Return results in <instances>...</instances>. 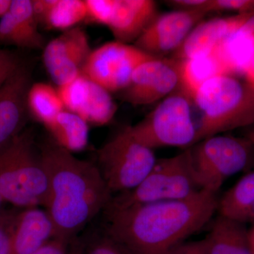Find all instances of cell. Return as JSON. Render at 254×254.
<instances>
[{
    "mask_svg": "<svg viewBox=\"0 0 254 254\" xmlns=\"http://www.w3.org/2000/svg\"><path fill=\"white\" fill-rule=\"evenodd\" d=\"M218 200L200 190L185 199L106 208L103 230L135 254H168L211 220Z\"/></svg>",
    "mask_w": 254,
    "mask_h": 254,
    "instance_id": "1",
    "label": "cell"
},
{
    "mask_svg": "<svg viewBox=\"0 0 254 254\" xmlns=\"http://www.w3.org/2000/svg\"></svg>",
    "mask_w": 254,
    "mask_h": 254,
    "instance_id": "40",
    "label": "cell"
},
{
    "mask_svg": "<svg viewBox=\"0 0 254 254\" xmlns=\"http://www.w3.org/2000/svg\"><path fill=\"white\" fill-rule=\"evenodd\" d=\"M46 39L30 0H11L9 11L0 19V46L44 49Z\"/></svg>",
    "mask_w": 254,
    "mask_h": 254,
    "instance_id": "16",
    "label": "cell"
},
{
    "mask_svg": "<svg viewBox=\"0 0 254 254\" xmlns=\"http://www.w3.org/2000/svg\"><path fill=\"white\" fill-rule=\"evenodd\" d=\"M211 11H234L240 14L254 12V0H209L206 6Z\"/></svg>",
    "mask_w": 254,
    "mask_h": 254,
    "instance_id": "27",
    "label": "cell"
},
{
    "mask_svg": "<svg viewBox=\"0 0 254 254\" xmlns=\"http://www.w3.org/2000/svg\"><path fill=\"white\" fill-rule=\"evenodd\" d=\"M208 1L209 0H173L165 2H168V4L176 8V9L202 10L208 13L206 6Z\"/></svg>",
    "mask_w": 254,
    "mask_h": 254,
    "instance_id": "31",
    "label": "cell"
},
{
    "mask_svg": "<svg viewBox=\"0 0 254 254\" xmlns=\"http://www.w3.org/2000/svg\"><path fill=\"white\" fill-rule=\"evenodd\" d=\"M217 213L245 225L254 223V170L219 198Z\"/></svg>",
    "mask_w": 254,
    "mask_h": 254,
    "instance_id": "21",
    "label": "cell"
},
{
    "mask_svg": "<svg viewBox=\"0 0 254 254\" xmlns=\"http://www.w3.org/2000/svg\"><path fill=\"white\" fill-rule=\"evenodd\" d=\"M205 239L209 254H252L247 225L220 215Z\"/></svg>",
    "mask_w": 254,
    "mask_h": 254,
    "instance_id": "20",
    "label": "cell"
},
{
    "mask_svg": "<svg viewBox=\"0 0 254 254\" xmlns=\"http://www.w3.org/2000/svg\"><path fill=\"white\" fill-rule=\"evenodd\" d=\"M91 51L86 32L75 27L64 31L46 45L43 63L50 77L60 87L81 74Z\"/></svg>",
    "mask_w": 254,
    "mask_h": 254,
    "instance_id": "12",
    "label": "cell"
},
{
    "mask_svg": "<svg viewBox=\"0 0 254 254\" xmlns=\"http://www.w3.org/2000/svg\"><path fill=\"white\" fill-rule=\"evenodd\" d=\"M58 88L65 110L76 114L88 124L106 125L118 111L111 93L82 73Z\"/></svg>",
    "mask_w": 254,
    "mask_h": 254,
    "instance_id": "13",
    "label": "cell"
},
{
    "mask_svg": "<svg viewBox=\"0 0 254 254\" xmlns=\"http://www.w3.org/2000/svg\"><path fill=\"white\" fill-rule=\"evenodd\" d=\"M17 210H0V254H11V237Z\"/></svg>",
    "mask_w": 254,
    "mask_h": 254,
    "instance_id": "28",
    "label": "cell"
},
{
    "mask_svg": "<svg viewBox=\"0 0 254 254\" xmlns=\"http://www.w3.org/2000/svg\"><path fill=\"white\" fill-rule=\"evenodd\" d=\"M128 128L137 141L150 149L161 147L187 149L196 143L197 118L193 98L181 87Z\"/></svg>",
    "mask_w": 254,
    "mask_h": 254,
    "instance_id": "5",
    "label": "cell"
},
{
    "mask_svg": "<svg viewBox=\"0 0 254 254\" xmlns=\"http://www.w3.org/2000/svg\"><path fill=\"white\" fill-rule=\"evenodd\" d=\"M193 100L197 117L196 143L254 125V86L238 76L222 74L209 80Z\"/></svg>",
    "mask_w": 254,
    "mask_h": 254,
    "instance_id": "3",
    "label": "cell"
},
{
    "mask_svg": "<svg viewBox=\"0 0 254 254\" xmlns=\"http://www.w3.org/2000/svg\"><path fill=\"white\" fill-rule=\"evenodd\" d=\"M86 19L108 26L113 14L115 0H85Z\"/></svg>",
    "mask_w": 254,
    "mask_h": 254,
    "instance_id": "26",
    "label": "cell"
},
{
    "mask_svg": "<svg viewBox=\"0 0 254 254\" xmlns=\"http://www.w3.org/2000/svg\"><path fill=\"white\" fill-rule=\"evenodd\" d=\"M181 87L180 62L155 58L141 64L120 93L123 101L138 106L160 102Z\"/></svg>",
    "mask_w": 254,
    "mask_h": 254,
    "instance_id": "10",
    "label": "cell"
},
{
    "mask_svg": "<svg viewBox=\"0 0 254 254\" xmlns=\"http://www.w3.org/2000/svg\"><path fill=\"white\" fill-rule=\"evenodd\" d=\"M11 0H0V19L9 11Z\"/></svg>",
    "mask_w": 254,
    "mask_h": 254,
    "instance_id": "36",
    "label": "cell"
},
{
    "mask_svg": "<svg viewBox=\"0 0 254 254\" xmlns=\"http://www.w3.org/2000/svg\"><path fill=\"white\" fill-rule=\"evenodd\" d=\"M253 13L200 21L190 31L182 46L173 54L172 58L184 61L213 53Z\"/></svg>",
    "mask_w": 254,
    "mask_h": 254,
    "instance_id": "15",
    "label": "cell"
},
{
    "mask_svg": "<svg viewBox=\"0 0 254 254\" xmlns=\"http://www.w3.org/2000/svg\"><path fill=\"white\" fill-rule=\"evenodd\" d=\"M49 182L39 145L24 130L0 153V196L21 208L45 207Z\"/></svg>",
    "mask_w": 254,
    "mask_h": 254,
    "instance_id": "4",
    "label": "cell"
},
{
    "mask_svg": "<svg viewBox=\"0 0 254 254\" xmlns=\"http://www.w3.org/2000/svg\"><path fill=\"white\" fill-rule=\"evenodd\" d=\"M39 148L49 182L44 208L56 238L69 242L104 211L113 195L95 163L80 160L54 141Z\"/></svg>",
    "mask_w": 254,
    "mask_h": 254,
    "instance_id": "2",
    "label": "cell"
},
{
    "mask_svg": "<svg viewBox=\"0 0 254 254\" xmlns=\"http://www.w3.org/2000/svg\"><path fill=\"white\" fill-rule=\"evenodd\" d=\"M246 137H247L254 145V128H251L250 130H249L247 135H246Z\"/></svg>",
    "mask_w": 254,
    "mask_h": 254,
    "instance_id": "38",
    "label": "cell"
},
{
    "mask_svg": "<svg viewBox=\"0 0 254 254\" xmlns=\"http://www.w3.org/2000/svg\"><path fill=\"white\" fill-rule=\"evenodd\" d=\"M190 254H209L206 239L190 242Z\"/></svg>",
    "mask_w": 254,
    "mask_h": 254,
    "instance_id": "33",
    "label": "cell"
},
{
    "mask_svg": "<svg viewBox=\"0 0 254 254\" xmlns=\"http://www.w3.org/2000/svg\"><path fill=\"white\" fill-rule=\"evenodd\" d=\"M207 14L202 10L176 9L157 15L134 46L155 58L174 54Z\"/></svg>",
    "mask_w": 254,
    "mask_h": 254,
    "instance_id": "11",
    "label": "cell"
},
{
    "mask_svg": "<svg viewBox=\"0 0 254 254\" xmlns=\"http://www.w3.org/2000/svg\"><path fill=\"white\" fill-rule=\"evenodd\" d=\"M32 4L39 25L48 29L66 31L87 18L85 0H33Z\"/></svg>",
    "mask_w": 254,
    "mask_h": 254,
    "instance_id": "19",
    "label": "cell"
},
{
    "mask_svg": "<svg viewBox=\"0 0 254 254\" xmlns=\"http://www.w3.org/2000/svg\"><path fill=\"white\" fill-rule=\"evenodd\" d=\"M55 238L54 223L46 209L23 208L15 219L11 254H31Z\"/></svg>",
    "mask_w": 254,
    "mask_h": 254,
    "instance_id": "17",
    "label": "cell"
},
{
    "mask_svg": "<svg viewBox=\"0 0 254 254\" xmlns=\"http://www.w3.org/2000/svg\"><path fill=\"white\" fill-rule=\"evenodd\" d=\"M180 62L182 88L193 98L197 91L212 78L228 74L216 52Z\"/></svg>",
    "mask_w": 254,
    "mask_h": 254,
    "instance_id": "23",
    "label": "cell"
},
{
    "mask_svg": "<svg viewBox=\"0 0 254 254\" xmlns=\"http://www.w3.org/2000/svg\"><path fill=\"white\" fill-rule=\"evenodd\" d=\"M155 58L139 48L118 41L108 42L92 50L82 74L110 92H121L141 64Z\"/></svg>",
    "mask_w": 254,
    "mask_h": 254,
    "instance_id": "9",
    "label": "cell"
},
{
    "mask_svg": "<svg viewBox=\"0 0 254 254\" xmlns=\"http://www.w3.org/2000/svg\"><path fill=\"white\" fill-rule=\"evenodd\" d=\"M249 240L252 254H254V223L252 224L250 228H249Z\"/></svg>",
    "mask_w": 254,
    "mask_h": 254,
    "instance_id": "37",
    "label": "cell"
},
{
    "mask_svg": "<svg viewBox=\"0 0 254 254\" xmlns=\"http://www.w3.org/2000/svg\"><path fill=\"white\" fill-rule=\"evenodd\" d=\"M190 167L189 149L156 160L151 171L136 187L113 195L106 208L120 209L167 200H182L200 190Z\"/></svg>",
    "mask_w": 254,
    "mask_h": 254,
    "instance_id": "7",
    "label": "cell"
},
{
    "mask_svg": "<svg viewBox=\"0 0 254 254\" xmlns=\"http://www.w3.org/2000/svg\"><path fill=\"white\" fill-rule=\"evenodd\" d=\"M68 242L55 238L31 254H68Z\"/></svg>",
    "mask_w": 254,
    "mask_h": 254,
    "instance_id": "30",
    "label": "cell"
},
{
    "mask_svg": "<svg viewBox=\"0 0 254 254\" xmlns=\"http://www.w3.org/2000/svg\"><path fill=\"white\" fill-rule=\"evenodd\" d=\"M238 31L242 36L254 44V12L246 20Z\"/></svg>",
    "mask_w": 254,
    "mask_h": 254,
    "instance_id": "32",
    "label": "cell"
},
{
    "mask_svg": "<svg viewBox=\"0 0 254 254\" xmlns=\"http://www.w3.org/2000/svg\"><path fill=\"white\" fill-rule=\"evenodd\" d=\"M156 160L154 150L137 141L127 127L98 150L95 165L114 195L139 185Z\"/></svg>",
    "mask_w": 254,
    "mask_h": 254,
    "instance_id": "8",
    "label": "cell"
},
{
    "mask_svg": "<svg viewBox=\"0 0 254 254\" xmlns=\"http://www.w3.org/2000/svg\"><path fill=\"white\" fill-rule=\"evenodd\" d=\"M190 242L181 244L170 251L168 254H190Z\"/></svg>",
    "mask_w": 254,
    "mask_h": 254,
    "instance_id": "35",
    "label": "cell"
},
{
    "mask_svg": "<svg viewBox=\"0 0 254 254\" xmlns=\"http://www.w3.org/2000/svg\"><path fill=\"white\" fill-rule=\"evenodd\" d=\"M28 113L45 126L65 110L58 88L48 83H32L27 95Z\"/></svg>",
    "mask_w": 254,
    "mask_h": 254,
    "instance_id": "24",
    "label": "cell"
},
{
    "mask_svg": "<svg viewBox=\"0 0 254 254\" xmlns=\"http://www.w3.org/2000/svg\"><path fill=\"white\" fill-rule=\"evenodd\" d=\"M188 149L197 186L213 193L230 177L252 170L254 164V145L247 137L215 135Z\"/></svg>",
    "mask_w": 254,
    "mask_h": 254,
    "instance_id": "6",
    "label": "cell"
},
{
    "mask_svg": "<svg viewBox=\"0 0 254 254\" xmlns=\"http://www.w3.org/2000/svg\"><path fill=\"white\" fill-rule=\"evenodd\" d=\"M31 68L22 63L0 91V153L25 129Z\"/></svg>",
    "mask_w": 254,
    "mask_h": 254,
    "instance_id": "14",
    "label": "cell"
},
{
    "mask_svg": "<svg viewBox=\"0 0 254 254\" xmlns=\"http://www.w3.org/2000/svg\"><path fill=\"white\" fill-rule=\"evenodd\" d=\"M22 63L15 52L0 49V91Z\"/></svg>",
    "mask_w": 254,
    "mask_h": 254,
    "instance_id": "29",
    "label": "cell"
},
{
    "mask_svg": "<svg viewBox=\"0 0 254 254\" xmlns=\"http://www.w3.org/2000/svg\"><path fill=\"white\" fill-rule=\"evenodd\" d=\"M83 248V252L79 254H135L103 230L93 235Z\"/></svg>",
    "mask_w": 254,
    "mask_h": 254,
    "instance_id": "25",
    "label": "cell"
},
{
    "mask_svg": "<svg viewBox=\"0 0 254 254\" xmlns=\"http://www.w3.org/2000/svg\"><path fill=\"white\" fill-rule=\"evenodd\" d=\"M3 200L1 199V196H0V206H1V203H2Z\"/></svg>",
    "mask_w": 254,
    "mask_h": 254,
    "instance_id": "39",
    "label": "cell"
},
{
    "mask_svg": "<svg viewBox=\"0 0 254 254\" xmlns=\"http://www.w3.org/2000/svg\"><path fill=\"white\" fill-rule=\"evenodd\" d=\"M46 127L55 143L71 153L81 151L88 144V124L68 110H63Z\"/></svg>",
    "mask_w": 254,
    "mask_h": 254,
    "instance_id": "22",
    "label": "cell"
},
{
    "mask_svg": "<svg viewBox=\"0 0 254 254\" xmlns=\"http://www.w3.org/2000/svg\"><path fill=\"white\" fill-rule=\"evenodd\" d=\"M244 76H245V80H247L249 83L254 86V55L250 64H249L248 67L246 70Z\"/></svg>",
    "mask_w": 254,
    "mask_h": 254,
    "instance_id": "34",
    "label": "cell"
},
{
    "mask_svg": "<svg viewBox=\"0 0 254 254\" xmlns=\"http://www.w3.org/2000/svg\"><path fill=\"white\" fill-rule=\"evenodd\" d=\"M157 15L156 3L152 0H115L108 27L115 41L129 44L139 38Z\"/></svg>",
    "mask_w": 254,
    "mask_h": 254,
    "instance_id": "18",
    "label": "cell"
}]
</instances>
